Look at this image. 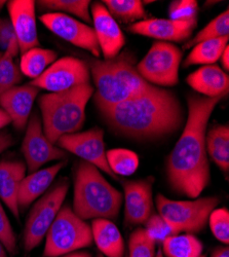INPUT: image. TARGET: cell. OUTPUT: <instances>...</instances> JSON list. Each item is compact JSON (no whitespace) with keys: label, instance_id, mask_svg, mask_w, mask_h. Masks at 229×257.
<instances>
[{"label":"cell","instance_id":"6da1fadb","mask_svg":"<svg viewBox=\"0 0 229 257\" xmlns=\"http://www.w3.org/2000/svg\"><path fill=\"white\" fill-rule=\"evenodd\" d=\"M221 97L187 96L188 115L184 130L166 159V179L177 195L196 199L210 184L211 170L205 136L209 119Z\"/></svg>","mask_w":229,"mask_h":257},{"label":"cell","instance_id":"7a4b0ae2","mask_svg":"<svg viewBox=\"0 0 229 257\" xmlns=\"http://www.w3.org/2000/svg\"><path fill=\"white\" fill-rule=\"evenodd\" d=\"M116 134L135 140H158L176 133L185 112L177 96L162 88L151 90L100 111Z\"/></svg>","mask_w":229,"mask_h":257},{"label":"cell","instance_id":"3957f363","mask_svg":"<svg viewBox=\"0 0 229 257\" xmlns=\"http://www.w3.org/2000/svg\"><path fill=\"white\" fill-rule=\"evenodd\" d=\"M87 63L96 85L94 97L100 111L155 87L139 74L136 58L130 52L108 60L91 59Z\"/></svg>","mask_w":229,"mask_h":257},{"label":"cell","instance_id":"277c9868","mask_svg":"<svg viewBox=\"0 0 229 257\" xmlns=\"http://www.w3.org/2000/svg\"><path fill=\"white\" fill-rule=\"evenodd\" d=\"M122 194L104 177L100 170L79 161L74 172L72 210L82 220L117 219L122 205Z\"/></svg>","mask_w":229,"mask_h":257},{"label":"cell","instance_id":"5b68a950","mask_svg":"<svg viewBox=\"0 0 229 257\" xmlns=\"http://www.w3.org/2000/svg\"><path fill=\"white\" fill-rule=\"evenodd\" d=\"M94 93L93 85L86 83L39 97L38 106L43 116L44 133L53 144L62 136L80 130L86 120L87 105Z\"/></svg>","mask_w":229,"mask_h":257},{"label":"cell","instance_id":"8992f818","mask_svg":"<svg viewBox=\"0 0 229 257\" xmlns=\"http://www.w3.org/2000/svg\"><path fill=\"white\" fill-rule=\"evenodd\" d=\"M94 244L91 225L63 205L46 234L44 257H60Z\"/></svg>","mask_w":229,"mask_h":257},{"label":"cell","instance_id":"52a82bcc","mask_svg":"<svg viewBox=\"0 0 229 257\" xmlns=\"http://www.w3.org/2000/svg\"><path fill=\"white\" fill-rule=\"evenodd\" d=\"M220 200L217 197L198 198L193 201H174L158 194L155 205L159 215L176 233H197L209 221Z\"/></svg>","mask_w":229,"mask_h":257},{"label":"cell","instance_id":"ba28073f","mask_svg":"<svg viewBox=\"0 0 229 257\" xmlns=\"http://www.w3.org/2000/svg\"><path fill=\"white\" fill-rule=\"evenodd\" d=\"M69 186L70 183L66 177L61 178L31 208L23 233V245L26 252L34 250L46 238L49 228L64 204Z\"/></svg>","mask_w":229,"mask_h":257},{"label":"cell","instance_id":"9c48e42d","mask_svg":"<svg viewBox=\"0 0 229 257\" xmlns=\"http://www.w3.org/2000/svg\"><path fill=\"white\" fill-rule=\"evenodd\" d=\"M182 51L171 42L155 41L138 64L137 71L155 87H174L179 81Z\"/></svg>","mask_w":229,"mask_h":257},{"label":"cell","instance_id":"30bf717a","mask_svg":"<svg viewBox=\"0 0 229 257\" xmlns=\"http://www.w3.org/2000/svg\"><path fill=\"white\" fill-rule=\"evenodd\" d=\"M90 80L91 72L88 63L68 56L55 61L43 74L29 83L39 90L58 93L90 83Z\"/></svg>","mask_w":229,"mask_h":257},{"label":"cell","instance_id":"8fae6325","mask_svg":"<svg viewBox=\"0 0 229 257\" xmlns=\"http://www.w3.org/2000/svg\"><path fill=\"white\" fill-rule=\"evenodd\" d=\"M56 145L67 153L77 156L82 161L94 165L110 177L119 180L108 166L104 143V131L101 127L96 126L86 132L64 135L59 138Z\"/></svg>","mask_w":229,"mask_h":257},{"label":"cell","instance_id":"7c38bea8","mask_svg":"<svg viewBox=\"0 0 229 257\" xmlns=\"http://www.w3.org/2000/svg\"><path fill=\"white\" fill-rule=\"evenodd\" d=\"M22 154L29 173L35 172L50 162L64 160L67 157L65 151L47 138L37 112H34L28 120L22 142Z\"/></svg>","mask_w":229,"mask_h":257},{"label":"cell","instance_id":"4fadbf2b","mask_svg":"<svg viewBox=\"0 0 229 257\" xmlns=\"http://www.w3.org/2000/svg\"><path fill=\"white\" fill-rule=\"evenodd\" d=\"M44 25L60 38L69 44L89 51L97 59L101 57V50L98 44L94 28L67 15L50 13L40 16Z\"/></svg>","mask_w":229,"mask_h":257},{"label":"cell","instance_id":"5bb4252c","mask_svg":"<svg viewBox=\"0 0 229 257\" xmlns=\"http://www.w3.org/2000/svg\"><path fill=\"white\" fill-rule=\"evenodd\" d=\"M154 178L149 176L139 180H123L124 222L127 225L145 224L153 214Z\"/></svg>","mask_w":229,"mask_h":257},{"label":"cell","instance_id":"9a60e30c","mask_svg":"<svg viewBox=\"0 0 229 257\" xmlns=\"http://www.w3.org/2000/svg\"><path fill=\"white\" fill-rule=\"evenodd\" d=\"M10 20L21 54L38 48L35 2L33 0H11L7 3Z\"/></svg>","mask_w":229,"mask_h":257},{"label":"cell","instance_id":"2e32d148","mask_svg":"<svg viewBox=\"0 0 229 257\" xmlns=\"http://www.w3.org/2000/svg\"><path fill=\"white\" fill-rule=\"evenodd\" d=\"M92 17L94 31L104 59L108 60L118 56L126 45V37L116 21L101 3L93 4Z\"/></svg>","mask_w":229,"mask_h":257},{"label":"cell","instance_id":"e0dca14e","mask_svg":"<svg viewBox=\"0 0 229 257\" xmlns=\"http://www.w3.org/2000/svg\"><path fill=\"white\" fill-rule=\"evenodd\" d=\"M197 26L195 21L171 19H146L132 24L128 30L134 34L155 38L159 41L181 42L188 39Z\"/></svg>","mask_w":229,"mask_h":257},{"label":"cell","instance_id":"ac0fdd59","mask_svg":"<svg viewBox=\"0 0 229 257\" xmlns=\"http://www.w3.org/2000/svg\"><path fill=\"white\" fill-rule=\"evenodd\" d=\"M38 94L39 89L28 83L17 85L0 96V108L10 116L16 128L23 130L27 125Z\"/></svg>","mask_w":229,"mask_h":257},{"label":"cell","instance_id":"d6986e66","mask_svg":"<svg viewBox=\"0 0 229 257\" xmlns=\"http://www.w3.org/2000/svg\"><path fill=\"white\" fill-rule=\"evenodd\" d=\"M67 162L62 161L48 168H41L25 176L19 187L18 206L20 210L27 209L34 201L45 195L52 186L60 171Z\"/></svg>","mask_w":229,"mask_h":257},{"label":"cell","instance_id":"ffe728a7","mask_svg":"<svg viewBox=\"0 0 229 257\" xmlns=\"http://www.w3.org/2000/svg\"><path fill=\"white\" fill-rule=\"evenodd\" d=\"M26 164L22 161H0V200L18 220L20 219L18 192L21 182L26 176Z\"/></svg>","mask_w":229,"mask_h":257},{"label":"cell","instance_id":"44dd1931","mask_svg":"<svg viewBox=\"0 0 229 257\" xmlns=\"http://www.w3.org/2000/svg\"><path fill=\"white\" fill-rule=\"evenodd\" d=\"M187 83L196 92L207 98H223L228 94L229 77L217 65H204L186 78Z\"/></svg>","mask_w":229,"mask_h":257},{"label":"cell","instance_id":"7402d4cb","mask_svg":"<svg viewBox=\"0 0 229 257\" xmlns=\"http://www.w3.org/2000/svg\"><path fill=\"white\" fill-rule=\"evenodd\" d=\"M91 227L94 243L103 256H126V246L121 232L111 220L94 219Z\"/></svg>","mask_w":229,"mask_h":257},{"label":"cell","instance_id":"603a6c76","mask_svg":"<svg viewBox=\"0 0 229 257\" xmlns=\"http://www.w3.org/2000/svg\"><path fill=\"white\" fill-rule=\"evenodd\" d=\"M206 153L218 168L229 171V127L227 124L213 126L205 136Z\"/></svg>","mask_w":229,"mask_h":257},{"label":"cell","instance_id":"cb8c5ba5","mask_svg":"<svg viewBox=\"0 0 229 257\" xmlns=\"http://www.w3.org/2000/svg\"><path fill=\"white\" fill-rule=\"evenodd\" d=\"M161 252L165 257H200L203 245L191 233H177L166 238L161 244Z\"/></svg>","mask_w":229,"mask_h":257},{"label":"cell","instance_id":"d4e9b609","mask_svg":"<svg viewBox=\"0 0 229 257\" xmlns=\"http://www.w3.org/2000/svg\"><path fill=\"white\" fill-rule=\"evenodd\" d=\"M228 37L202 41L194 46L184 61V67L192 65H214L228 47Z\"/></svg>","mask_w":229,"mask_h":257},{"label":"cell","instance_id":"484cf974","mask_svg":"<svg viewBox=\"0 0 229 257\" xmlns=\"http://www.w3.org/2000/svg\"><path fill=\"white\" fill-rule=\"evenodd\" d=\"M19 53L18 41L15 37L0 58V96L10 89L17 87V84L23 79L20 66L15 62Z\"/></svg>","mask_w":229,"mask_h":257},{"label":"cell","instance_id":"4316f807","mask_svg":"<svg viewBox=\"0 0 229 257\" xmlns=\"http://www.w3.org/2000/svg\"><path fill=\"white\" fill-rule=\"evenodd\" d=\"M57 58L58 55L53 50L33 48L22 54L20 62L21 72L33 80L43 74L57 61Z\"/></svg>","mask_w":229,"mask_h":257},{"label":"cell","instance_id":"83f0119b","mask_svg":"<svg viewBox=\"0 0 229 257\" xmlns=\"http://www.w3.org/2000/svg\"><path fill=\"white\" fill-rule=\"evenodd\" d=\"M35 5L40 12H45V14L72 15L87 23H92L90 0H39L35 2Z\"/></svg>","mask_w":229,"mask_h":257},{"label":"cell","instance_id":"f1b7e54d","mask_svg":"<svg viewBox=\"0 0 229 257\" xmlns=\"http://www.w3.org/2000/svg\"><path fill=\"white\" fill-rule=\"evenodd\" d=\"M103 4H105L104 6L113 19L121 23H133L137 20L147 19L143 3L140 0H104Z\"/></svg>","mask_w":229,"mask_h":257},{"label":"cell","instance_id":"f546056e","mask_svg":"<svg viewBox=\"0 0 229 257\" xmlns=\"http://www.w3.org/2000/svg\"><path fill=\"white\" fill-rule=\"evenodd\" d=\"M106 159L110 170L116 177L131 176L139 167L138 155L127 148L110 149L106 152Z\"/></svg>","mask_w":229,"mask_h":257},{"label":"cell","instance_id":"4dcf8cb0","mask_svg":"<svg viewBox=\"0 0 229 257\" xmlns=\"http://www.w3.org/2000/svg\"><path fill=\"white\" fill-rule=\"evenodd\" d=\"M229 36V12L226 10L217 18L212 20L204 28H202L191 40L184 46V50L193 48L199 42Z\"/></svg>","mask_w":229,"mask_h":257},{"label":"cell","instance_id":"1f68e13d","mask_svg":"<svg viewBox=\"0 0 229 257\" xmlns=\"http://www.w3.org/2000/svg\"><path fill=\"white\" fill-rule=\"evenodd\" d=\"M156 243L149 237L145 228L134 230L129 239V255L127 257H155Z\"/></svg>","mask_w":229,"mask_h":257},{"label":"cell","instance_id":"d6a6232c","mask_svg":"<svg viewBox=\"0 0 229 257\" xmlns=\"http://www.w3.org/2000/svg\"><path fill=\"white\" fill-rule=\"evenodd\" d=\"M209 224L214 237L221 243H229V211L226 208L213 210L209 217Z\"/></svg>","mask_w":229,"mask_h":257},{"label":"cell","instance_id":"836d02e7","mask_svg":"<svg viewBox=\"0 0 229 257\" xmlns=\"http://www.w3.org/2000/svg\"><path fill=\"white\" fill-rule=\"evenodd\" d=\"M145 230L147 231L149 237L156 244H161L166 238L177 234L176 231L159 215V214L154 213L148 218V220L145 222Z\"/></svg>","mask_w":229,"mask_h":257},{"label":"cell","instance_id":"e575fe53","mask_svg":"<svg viewBox=\"0 0 229 257\" xmlns=\"http://www.w3.org/2000/svg\"><path fill=\"white\" fill-rule=\"evenodd\" d=\"M198 4L195 0H175L169 7V17L174 21H195Z\"/></svg>","mask_w":229,"mask_h":257},{"label":"cell","instance_id":"d590c367","mask_svg":"<svg viewBox=\"0 0 229 257\" xmlns=\"http://www.w3.org/2000/svg\"><path fill=\"white\" fill-rule=\"evenodd\" d=\"M0 242L12 256L17 254V237L11 221L0 202Z\"/></svg>","mask_w":229,"mask_h":257},{"label":"cell","instance_id":"8d00e7d4","mask_svg":"<svg viewBox=\"0 0 229 257\" xmlns=\"http://www.w3.org/2000/svg\"><path fill=\"white\" fill-rule=\"evenodd\" d=\"M15 37V30L11 20L0 19V50L5 52L12 39Z\"/></svg>","mask_w":229,"mask_h":257},{"label":"cell","instance_id":"74e56055","mask_svg":"<svg viewBox=\"0 0 229 257\" xmlns=\"http://www.w3.org/2000/svg\"><path fill=\"white\" fill-rule=\"evenodd\" d=\"M15 140L13 136L8 132L0 131V154H3L8 148L14 145Z\"/></svg>","mask_w":229,"mask_h":257},{"label":"cell","instance_id":"f35d334b","mask_svg":"<svg viewBox=\"0 0 229 257\" xmlns=\"http://www.w3.org/2000/svg\"><path fill=\"white\" fill-rule=\"evenodd\" d=\"M211 257H229V248L227 246L216 247L213 250Z\"/></svg>","mask_w":229,"mask_h":257},{"label":"cell","instance_id":"ab89813d","mask_svg":"<svg viewBox=\"0 0 229 257\" xmlns=\"http://www.w3.org/2000/svg\"><path fill=\"white\" fill-rule=\"evenodd\" d=\"M219 60L221 61V64H222L224 71H228V69H229V47H227L224 50V52L221 55Z\"/></svg>","mask_w":229,"mask_h":257},{"label":"cell","instance_id":"60d3db41","mask_svg":"<svg viewBox=\"0 0 229 257\" xmlns=\"http://www.w3.org/2000/svg\"><path fill=\"white\" fill-rule=\"evenodd\" d=\"M11 122H12V120H11L10 116L6 113V111L4 109L0 108V130Z\"/></svg>","mask_w":229,"mask_h":257},{"label":"cell","instance_id":"b9f144b4","mask_svg":"<svg viewBox=\"0 0 229 257\" xmlns=\"http://www.w3.org/2000/svg\"><path fill=\"white\" fill-rule=\"evenodd\" d=\"M60 257H93V255L87 251H76L63 256H60Z\"/></svg>","mask_w":229,"mask_h":257},{"label":"cell","instance_id":"7bdbcfd3","mask_svg":"<svg viewBox=\"0 0 229 257\" xmlns=\"http://www.w3.org/2000/svg\"><path fill=\"white\" fill-rule=\"evenodd\" d=\"M0 257H8V251L2 242H0Z\"/></svg>","mask_w":229,"mask_h":257},{"label":"cell","instance_id":"ee69618b","mask_svg":"<svg viewBox=\"0 0 229 257\" xmlns=\"http://www.w3.org/2000/svg\"><path fill=\"white\" fill-rule=\"evenodd\" d=\"M155 257H164L163 254H162V252H161V249H160V248L157 249V252H156V254H155Z\"/></svg>","mask_w":229,"mask_h":257},{"label":"cell","instance_id":"f6af8a7d","mask_svg":"<svg viewBox=\"0 0 229 257\" xmlns=\"http://www.w3.org/2000/svg\"><path fill=\"white\" fill-rule=\"evenodd\" d=\"M97 257H105V256H103L102 254H100V253H98V255H97Z\"/></svg>","mask_w":229,"mask_h":257},{"label":"cell","instance_id":"bcb514c9","mask_svg":"<svg viewBox=\"0 0 229 257\" xmlns=\"http://www.w3.org/2000/svg\"><path fill=\"white\" fill-rule=\"evenodd\" d=\"M2 56H3V53H2V52H0V58H2Z\"/></svg>","mask_w":229,"mask_h":257},{"label":"cell","instance_id":"7dc6e473","mask_svg":"<svg viewBox=\"0 0 229 257\" xmlns=\"http://www.w3.org/2000/svg\"><path fill=\"white\" fill-rule=\"evenodd\" d=\"M200 257H206V256H205V255H201Z\"/></svg>","mask_w":229,"mask_h":257},{"label":"cell","instance_id":"c3c4849f","mask_svg":"<svg viewBox=\"0 0 229 257\" xmlns=\"http://www.w3.org/2000/svg\"><path fill=\"white\" fill-rule=\"evenodd\" d=\"M124 257H127V256H124Z\"/></svg>","mask_w":229,"mask_h":257}]
</instances>
